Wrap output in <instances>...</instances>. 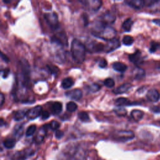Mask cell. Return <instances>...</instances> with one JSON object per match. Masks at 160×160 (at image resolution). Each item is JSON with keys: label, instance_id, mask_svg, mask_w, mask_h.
I'll return each mask as SVG.
<instances>
[{"label": "cell", "instance_id": "1", "mask_svg": "<svg viewBox=\"0 0 160 160\" xmlns=\"http://www.w3.org/2000/svg\"><path fill=\"white\" fill-rule=\"evenodd\" d=\"M71 52L73 59L77 63H82L86 58V46L77 39H74L71 44Z\"/></svg>", "mask_w": 160, "mask_h": 160}, {"label": "cell", "instance_id": "2", "mask_svg": "<svg viewBox=\"0 0 160 160\" xmlns=\"http://www.w3.org/2000/svg\"><path fill=\"white\" fill-rule=\"evenodd\" d=\"M84 158V152L77 146L66 147L61 152L59 160H81Z\"/></svg>", "mask_w": 160, "mask_h": 160}, {"label": "cell", "instance_id": "3", "mask_svg": "<svg viewBox=\"0 0 160 160\" xmlns=\"http://www.w3.org/2000/svg\"><path fill=\"white\" fill-rule=\"evenodd\" d=\"M20 67L21 69L22 75V82L24 86H28L29 84L30 79V68L28 61L22 59L19 61Z\"/></svg>", "mask_w": 160, "mask_h": 160}, {"label": "cell", "instance_id": "4", "mask_svg": "<svg viewBox=\"0 0 160 160\" xmlns=\"http://www.w3.org/2000/svg\"><path fill=\"white\" fill-rule=\"evenodd\" d=\"M112 138L121 142H126L134 138V134L131 131L127 130H120L114 132L112 134Z\"/></svg>", "mask_w": 160, "mask_h": 160}, {"label": "cell", "instance_id": "5", "mask_svg": "<svg viewBox=\"0 0 160 160\" xmlns=\"http://www.w3.org/2000/svg\"><path fill=\"white\" fill-rule=\"evenodd\" d=\"M116 34V30L114 28L108 26L104 29H103L101 31H100L99 32L94 33L93 34H94V36H95L100 39H102L108 41H109V40L114 38Z\"/></svg>", "mask_w": 160, "mask_h": 160}, {"label": "cell", "instance_id": "6", "mask_svg": "<svg viewBox=\"0 0 160 160\" xmlns=\"http://www.w3.org/2000/svg\"><path fill=\"white\" fill-rule=\"evenodd\" d=\"M35 151L32 149H26L21 151L16 152L11 156V160H25L27 158L33 156Z\"/></svg>", "mask_w": 160, "mask_h": 160}, {"label": "cell", "instance_id": "7", "mask_svg": "<svg viewBox=\"0 0 160 160\" xmlns=\"http://www.w3.org/2000/svg\"><path fill=\"white\" fill-rule=\"evenodd\" d=\"M47 22L49 25L51 29H56L59 28V22L58 16L55 12L46 13L44 16Z\"/></svg>", "mask_w": 160, "mask_h": 160}, {"label": "cell", "instance_id": "8", "mask_svg": "<svg viewBox=\"0 0 160 160\" xmlns=\"http://www.w3.org/2000/svg\"><path fill=\"white\" fill-rule=\"evenodd\" d=\"M84 6L89 9V11H98L101 6L102 1L98 0H91V1H80Z\"/></svg>", "mask_w": 160, "mask_h": 160}, {"label": "cell", "instance_id": "9", "mask_svg": "<svg viewBox=\"0 0 160 160\" xmlns=\"http://www.w3.org/2000/svg\"><path fill=\"white\" fill-rule=\"evenodd\" d=\"M121 46L119 40L118 38H113L109 41H107V43L105 44L104 50L106 52H111L118 48H119Z\"/></svg>", "mask_w": 160, "mask_h": 160}, {"label": "cell", "instance_id": "10", "mask_svg": "<svg viewBox=\"0 0 160 160\" xmlns=\"http://www.w3.org/2000/svg\"><path fill=\"white\" fill-rule=\"evenodd\" d=\"M42 107L39 105L34 106L28 110L26 114V118L29 120H32L37 118L42 113Z\"/></svg>", "mask_w": 160, "mask_h": 160}, {"label": "cell", "instance_id": "11", "mask_svg": "<svg viewBox=\"0 0 160 160\" xmlns=\"http://www.w3.org/2000/svg\"><path fill=\"white\" fill-rule=\"evenodd\" d=\"M46 136V128L45 126H43L41 128H40L38 131V132H36L34 138V142L36 144H41L43 141Z\"/></svg>", "mask_w": 160, "mask_h": 160}, {"label": "cell", "instance_id": "12", "mask_svg": "<svg viewBox=\"0 0 160 160\" xmlns=\"http://www.w3.org/2000/svg\"><path fill=\"white\" fill-rule=\"evenodd\" d=\"M65 95H66V96H67L68 98H69L71 99H73L75 101H78L82 98V92L79 89H72V90L66 92Z\"/></svg>", "mask_w": 160, "mask_h": 160}, {"label": "cell", "instance_id": "13", "mask_svg": "<svg viewBox=\"0 0 160 160\" xmlns=\"http://www.w3.org/2000/svg\"><path fill=\"white\" fill-rule=\"evenodd\" d=\"M129 61L134 64H139L142 62L143 58L139 50H136L134 52L130 54L128 56Z\"/></svg>", "mask_w": 160, "mask_h": 160}, {"label": "cell", "instance_id": "14", "mask_svg": "<svg viewBox=\"0 0 160 160\" xmlns=\"http://www.w3.org/2000/svg\"><path fill=\"white\" fill-rule=\"evenodd\" d=\"M104 46L102 43L91 41L87 45V48L91 52H100L104 50Z\"/></svg>", "mask_w": 160, "mask_h": 160}, {"label": "cell", "instance_id": "15", "mask_svg": "<svg viewBox=\"0 0 160 160\" xmlns=\"http://www.w3.org/2000/svg\"><path fill=\"white\" fill-rule=\"evenodd\" d=\"M124 2L126 3L129 6L136 9H141L145 6L146 4V1L141 0H129L125 1Z\"/></svg>", "mask_w": 160, "mask_h": 160}, {"label": "cell", "instance_id": "16", "mask_svg": "<svg viewBox=\"0 0 160 160\" xmlns=\"http://www.w3.org/2000/svg\"><path fill=\"white\" fill-rule=\"evenodd\" d=\"M146 97L151 102H157L160 98V94L158 90L155 89H151L148 91Z\"/></svg>", "mask_w": 160, "mask_h": 160}, {"label": "cell", "instance_id": "17", "mask_svg": "<svg viewBox=\"0 0 160 160\" xmlns=\"http://www.w3.org/2000/svg\"><path fill=\"white\" fill-rule=\"evenodd\" d=\"M115 19L116 16L111 12L108 11L102 16V19L101 21H102L103 22L108 25V24L113 23L115 21Z\"/></svg>", "mask_w": 160, "mask_h": 160}, {"label": "cell", "instance_id": "18", "mask_svg": "<svg viewBox=\"0 0 160 160\" xmlns=\"http://www.w3.org/2000/svg\"><path fill=\"white\" fill-rule=\"evenodd\" d=\"M132 88V85L130 83L126 82L124 83L122 85L117 87L115 88L112 92L116 94H122L126 92H127L128 90H129Z\"/></svg>", "mask_w": 160, "mask_h": 160}, {"label": "cell", "instance_id": "19", "mask_svg": "<svg viewBox=\"0 0 160 160\" xmlns=\"http://www.w3.org/2000/svg\"><path fill=\"white\" fill-rule=\"evenodd\" d=\"M115 105L117 106H131L132 104H136L134 102H131L128 98H119L115 100Z\"/></svg>", "mask_w": 160, "mask_h": 160}, {"label": "cell", "instance_id": "20", "mask_svg": "<svg viewBox=\"0 0 160 160\" xmlns=\"http://www.w3.org/2000/svg\"><path fill=\"white\" fill-rule=\"evenodd\" d=\"M28 109H19L17 111L15 112L14 114V119L15 121H19L21 119H22L25 116H26V114L28 111Z\"/></svg>", "mask_w": 160, "mask_h": 160}, {"label": "cell", "instance_id": "21", "mask_svg": "<svg viewBox=\"0 0 160 160\" xmlns=\"http://www.w3.org/2000/svg\"><path fill=\"white\" fill-rule=\"evenodd\" d=\"M112 68L115 71L120 72H123L126 71V70L128 68V66L125 64L121 62H115L112 64Z\"/></svg>", "mask_w": 160, "mask_h": 160}, {"label": "cell", "instance_id": "22", "mask_svg": "<svg viewBox=\"0 0 160 160\" xmlns=\"http://www.w3.org/2000/svg\"><path fill=\"white\" fill-rule=\"evenodd\" d=\"M144 112L139 109H134L131 112V117L135 121H139L143 117Z\"/></svg>", "mask_w": 160, "mask_h": 160}, {"label": "cell", "instance_id": "23", "mask_svg": "<svg viewBox=\"0 0 160 160\" xmlns=\"http://www.w3.org/2000/svg\"><path fill=\"white\" fill-rule=\"evenodd\" d=\"M62 108V104L60 102H54L51 106V111L54 115H58L61 112Z\"/></svg>", "mask_w": 160, "mask_h": 160}, {"label": "cell", "instance_id": "24", "mask_svg": "<svg viewBox=\"0 0 160 160\" xmlns=\"http://www.w3.org/2000/svg\"><path fill=\"white\" fill-rule=\"evenodd\" d=\"M61 87L64 89H67L70 88L71 87H72L74 84V81L71 78H66L64 79H62V81H61Z\"/></svg>", "mask_w": 160, "mask_h": 160}, {"label": "cell", "instance_id": "25", "mask_svg": "<svg viewBox=\"0 0 160 160\" xmlns=\"http://www.w3.org/2000/svg\"><path fill=\"white\" fill-rule=\"evenodd\" d=\"M134 78L136 79L139 80V79H142V78L144 77L145 72H144L143 69H142L141 68H139V67H137L134 69Z\"/></svg>", "mask_w": 160, "mask_h": 160}, {"label": "cell", "instance_id": "26", "mask_svg": "<svg viewBox=\"0 0 160 160\" xmlns=\"http://www.w3.org/2000/svg\"><path fill=\"white\" fill-rule=\"evenodd\" d=\"M3 145L6 149H11L16 144V140L14 138H7L3 141Z\"/></svg>", "mask_w": 160, "mask_h": 160}, {"label": "cell", "instance_id": "27", "mask_svg": "<svg viewBox=\"0 0 160 160\" xmlns=\"http://www.w3.org/2000/svg\"><path fill=\"white\" fill-rule=\"evenodd\" d=\"M133 24V22H132V20L131 19V18H128L127 19H126L122 24V28L125 31H130L131 29V27H132V25Z\"/></svg>", "mask_w": 160, "mask_h": 160}, {"label": "cell", "instance_id": "28", "mask_svg": "<svg viewBox=\"0 0 160 160\" xmlns=\"http://www.w3.org/2000/svg\"><path fill=\"white\" fill-rule=\"evenodd\" d=\"M78 116L79 119L82 122H88L89 121V116L88 114V112L85 111H80L78 114Z\"/></svg>", "mask_w": 160, "mask_h": 160}, {"label": "cell", "instance_id": "29", "mask_svg": "<svg viewBox=\"0 0 160 160\" xmlns=\"http://www.w3.org/2000/svg\"><path fill=\"white\" fill-rule=\"evenodd\" d=\"M149 7L156 12H160V1H151L149 4Z\"/></svg>", "mask_w": 160, "mask_h": 160}, {"label": "cell", "instance_id": "30", "mask_svg": "<svg viewBox=\"0 0 160 160\" xmlns=\"http://www.w3.org/2000/svg\"><path fill=\"white\" fill-rule=\"evenodd\" d=\"M122 43L126 46H131L134 42V39L132 36L126 35L122 38Z\"/></svg>", "mask_w": 160, "mask_h": 160}, {"label": "cell", "instance_id": "31", "mask_svg": "<svg viewBox=\"0 0 160 160\" xmlns=\"http://www.w3.org/2000/svg\"><path fill=\"white\" fill-rule=\"evenodd\" d=\"M78 108L77 104L73 101H69L66 104V109L68 111L72 112L75 111Z\"/></svg>", "mask_w": 160, "mask_h": 160}, {"label": "cell", "instance_id": "32", "mask_svg": "<svg viewBox=\"0 0 160 160\" xmlns=\"http://www.w3.org/2000/svg\"><path fill=\"white\" fill-rule=\"evenodd\" d=\"M22 129H23V128H22V126H18L14 128V134L16 138L19 139L21 137V136L22 134V131H23Z\"/></svg>", "mask_w": 160, "mask_h": 160}, {"label": "cell", "instance_id": "33", "mask_svg": "<svg viewBox=\"0 0 160 160\" xmlns=\"http://www.w3.org/2000/svg\"><path fill=\"white\" fill-rule=\"evenodd\" d=\"M36 130V125L32 124V125L29 126L26 131V136H32V134H34Z\"/></svg>", "mask_w": 160, "mask_h": 160}, {"label": "cell", "instance_id": "34", "mask_svg": "<svg viewBox=\"0 0 160 160\" xmlns=\"http://www.w3.org/2000/svg\"><path fill=\"white\" fill-rule=\"evenodd\" d=\"M103 83H104V85L108 88H112L115 84L114 81L112 78H110L105 79Z\"/></svg>", "mask_w": 160, "mask_h": 160}, {"label": "cell", "instance_id": "35", "mask_svg": "<svg viewBox=\"0 0 160 160\" xmlns=\"http://www.w3.org/2000/svg\"><path fill=\"white\" fill-rule=\"evenodd\" d=\"M60 126V124L58 121H55V120H52L49 123V128L53 130V131H56L58 129V128Z\"/></svg>", "mask_w": 160, "mask_h": 160}, {"label": "cell", "instance_id": "36", "mask_svg": "<svg viewBox=\"0 0 160 160\" xmlns=\"http://www.w3.org/2000/svg\"><path fill=\"white\" fill-rule=\"evenodd\" d=\"M160 46V44L155 41H152L151 42V46L149 48V51L151 52H154Z\"/></svg>", "mask_w": 160, "mask_h": 160}, {"label": "cell", "instance_id": "37", "mask_svg": "<svg viewBox=\"0 0 160 160\" xmlns=\"http://www.w3.org/2000/svg\"><path fill=\"white\" fill-rule=\"evenodd\" d=\"M114 111L118 116H126V114L127 113L126 109L122 108H119L114 109Z\"/></svg>", "mask_w": 160, "mask_h": 160}, {"label": "cell", "instance_id": "38", "mask_svg": "<svg viewBox=\"0 0 160 160\" xmlns=\"http://www.w3.org/2000/svg\"><path fill=\"white\" fill-rule=\"evenodd\" d=\"M101 88V86L97 84H92L91 86H89V91L92 92H96L98 91H99Z\"/></svg>", "mask_w": 160, "mask_h": 160}, {"label": "cell", "instance_id": "39", "mask_svg": "<svg viewBox=\"0 0 160 160\" xmlns=\"http://www.w3.org/2000/svg\"><path fill=\"white\" fill-rule=\"evenodd\" d=\"M41 119L43 120H46L47 119H48L50 116V114L48 111H42V113L41 114Z\"/></svg>", "mask_w": 160, "mask_h": 160}, {"label": "cell", "instance_id": "40", "mask_svg": "<svg viewBox=\"0 0 160 160\" xmlns=\"http://www.w3.org/2000/svg\"><path fill=\"white\" fill-rule=\"evenodd\" d=\"M107 65H108V62L105 59L102 58L99 62V66L100 68H105L107 66Z\"/></svg>", "mask_w": 160, "mask_h": 160}, {"label": "cell", "instance_id": "41", "mask_svg": "<svg viewBox=\"0 0 160 160\" xmlns=\"http://www.w3.org/2000/svg\"><path fill=\"white\" fill-rule=\"evenodd\" d=\"M63 136H64L63 131H62L61 130H59V129L56 131V132H55V137L57 139H61Z\"/></svg>", "mask_w": 160, "mask_h": 160}, {"label": "cell", "instance_id": "42", "mask_svg": "<svg viewBox=\"0 0 160 160\" xmlns=\"http://www.w3.org/2000/svg\"><path fill=\"white\" fill-rule=\"evenodd\" d=\"M2 77L4 78H6L8 77V76L9 73V69L8 68L4 69L3 71H2Z\"/></svg>", "mask_w": 160, "mask_h": 160}, {"label": "cell", "instance_id": "43", "mask_svg": "<svg viewBox=\"0 0 160 160\" xmlns=\"http://www.w3.org/2000/svg\"><path fill=\"white\" fill-rule=\"evenodd\" d=\"M1 59L6 62H9V58H8V56L6 55H5L4 54H3L2 52H1Z\"/></svg>", "mask_w": 160, "mask_h": 160}, {"label": "cell", "instance_id": "44", "mask_svg": "<svg viewBox=\"0 0 160 160\" xmlns=\"http://www.w3.org/2000/svg\"><path fill=\"white\" fill-rule=\"evenodd\" d=\"M0 99H1V102H0V104L1 106H2L3 105V103L4 102V95L2 93H1V95H0Z\"/></svg>", "mask_w": 160, "mask_h": 160}, {"label": "cell", "instance_id": "45", "mask_svg": "<svg viewBox=\"0 0 160 160\" xmlns=\"http://www.w3.org/2000/svg\"><path fill=\"white\" fill-rule=\"evenodd\" d=\"M152 21H153V22H154L155 24H156L160 26V19H155Z\"/></svg>", "mask_w": 160, "mask_h": 160}, {"label": "cell", "instance_id": "46", "mask_svg": "<svg viewBox=\"0 0 160 160\" xmlns=\"http://www.w3.org/2000/svg\"><path fill=\"white\" fill-rule=\"evenodd\" d=\"M2 1H3L4 3H6V4H7V3H9V2H11V1H7V0H3Z\"/></svg>", "mask_w": 160, "mask_h": 160}]
</instances>
